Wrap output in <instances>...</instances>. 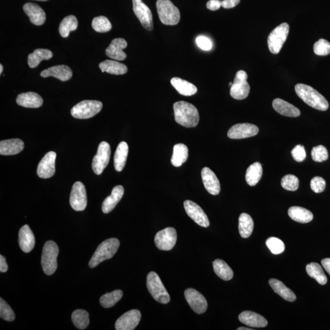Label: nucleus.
<instances>
[{
    "mask_svg": "<svg viewBox=\"0 0 330 330\" xmlns=\"http://www.w3.org/2000/svg\"><path fill=\"white\" fill-rule=\"evenodd\" d=\"M173 109L177 123L188 128L197 126L200 121V115L197 108L191 103L179 101L174 103Z\"/></svg>",
    "mask_w": 330,
    "mask_h": 330,
    "instance_id": "1",
    "label": "nucleus"
},
{
    "mask_svg": "<svg viewBox=\"0 0 330 330\" xmlns=\"http://www.w3.org/2000/svg\"><path fill=\"white\" fill-rule=\"evenodd\" d=\"M296 94L308 105L320 111H326L329 103L322 94L313 87L305 84H299L295 87Z\"/></svg>",
    "mask_w": 330,
    "mask_h": 330,
    "instance_id": "2",
    "label": "nucleus"
},
{
    "mask_svg": "<svg viewBox=\"0 0 330 330\" xmlns=\"http://www.w3.org/2000/svg\"><path fill=\"white\" fill-rule=\"evenodd\" d=\"M120 245V241L117 238H109L97 247L96 252L89 262V266L91 268L96 267L101 262L113 258Z\"/></svg>",
    "mask_w": 330,
    "mask_h": 330,
    "instance_id": "3",
    "label": "nucleus"
},
{
    "mask_svg": "<svg viewBox=\"0 0 330 330\" xmlns=\"http://www.w3.org/2000/svg\"><path fill=\"white\" fill-rule=\"evenodd\" d=\"M58 254L59 248L54 241L49 240L45 243L42 250L41 264L46 274H53L57 270Z\"/></svg>",
    "mask_w": 330,
    "mask_h": 330,
    "instance_id": "4",
    "label": "nucleus"
},
{
    "mask_svg": "<svg viewBox=\"0 0 330 330\" xmlns=\"http://www.w3.org/2000/svg\"><path fill=\"white\" fill-rule=\"evenodd\" d=\"M159 18L166 25H176L179 22V9L170 0H158L156 3Z\"/></svg>",
    "mask_w": 330,
    "mask_h": 330,
    "instance_id": "5",
    "label": "nucleus"
},
{
    "mask_svg": "<svg viewBox=\"0 0 330 330\" xmlns=\"http://www.w3.org/2000/svg\"><path fill=\"white\" fill-rule=\"evenodd\" d=\"M147 287L152 297L162 304L170 301V296L161 282L160 277L154 271L150 272L147 277Z\"/></svg>",
    "mask_w": 330,
    "mask_h": 330,
    "instance_id": "6",
    "label": "nucleus"
},
{
    "mask_svg": "<svg viewBox=\"0 0 330 330\" xmlns=\"http://www.w3.org/2000/svg\"><path fill=\"white\" fill-rule=\"evenodd\" d=\"M102 103L97 100H84L73 107L70 111L73 118L86 119L94 117L102 108Z\"/></svg>",
    "mask_w": 330,
    "mask_h": 330,
    "instance_id": "7",
    "label": "nucleus"
},
{
    "mask_svg": "<svg viewBox=\"0 0 330 330\" xmlns=\"http://www.w3.org/2000/svg\"><path fill=\"white\" fill-rule=\"evenodd\" d=\"M289 32L288 23H283L275 28L268 37L267 43L269 50L271 53H280L284 42H286Z\"/></svg>",
    "mask_w": 330,
    "mask_h": 330,
    "instance_id": "8",
    "label": "nucleus"
},
{
    "mask_svg": "<svg viewBox=\"0 0 330 330\" xmlns=\"http://www.w3.org/2000/svg\"><path fill=\"white\" fill-rule=\"evenodd\" d=\"M247 78V73L244 70H239L237 72L230 90L231 96L234 99L243 100L249 96L250 87L246 81Z\"/></svg>",
    "mask_w": 330,
    "mask_h": 330,
    "instance_id": "9",
    "label": "nucleus"
},
{
    "mask_svg": "<svg viewBox=\"0 0 330 330\" xmlns=\"http://www.w3.org/2000/svg\"><path fill=\"white\" fill-rule=\"evenodd\" d=\"M111 156V148L108 143L103 142L98 147L97 152L93 160L92 168L97 175H100L108 166Z\"/></svg>",
    "mask_w": 330,
    "mask_h": 330,
    "instance_id": "10",
    "label": "nucleus"
},
{
    "mask_svg": "<svg viewBox=\"0 0 330 330\" xmlns=\"http://www.w3.org/2000/svg\"><path fill=\"white\" fill-rule=\"evenodd\" d=\"M177 232L173 228H167L156 234L154 241L159 250L170 251L175 246L177 241Z\"/></svg>",
    "mask_w": 330,
    "mask_h": 330,
    "instance_id": "11",
    "label": "nucleus"
},
{
    "mask_svg": "<svg viewBox=\"0 0 330 330\" xmlns=\"http://www.w3.org/2000/svg\"><path fill=\"white\" fill-rule=\"evenodd\" d=\"M70 204L75 211H82L87 207V191L82 182H76L73 184L70 196Z\"/></svg>",
    "mask_w": 330,
    "mask_h": 330,
    "instance_id": "12",
    "label": "nucleus"
},
{
    "mask_svg": "<svg viewBox=\"0 0 330 330\" xmlns=\"http://www.w3.org/2000/svg\"><path fill=\"white\" fill-rule=\"evenodd\" d=\"M134 14L146 30L151 32L154 29L151 11L142 0H132Z\"/></svg>",
    "mask_w": 330,
    "mask_h": 330,
    "instance_id": "13",
    "label": "nucleus"
},
{
    "mask_svg": "<svg viewBox=\"0 0 330 330\" xmlns=\"http://www.w3.org/2000/svg\"><path fill=\"white\" fill-rule=\"evenodd\" d=\"M185 211L187 215L194 220L198 225L202 227L207 228L210 225L209 218L202 209V208L197 203L191 201L186 200L183 203Z\"/></svg>",
    "mask_w": 330,
    "mask_h": 330,
    "instance_id": "14",
    "label": "nucleus"
},
{
    "mask_svg": "<svg viewBox=\"0 0 330 330\" xmlns=\"http://www.w3.org/2000/svg\"><path fill=\"white\" fill-rule=\"evenodd\" d=\"M185 297L196 313L201 314L205 313L207 309V301L204 296L194 289L189 288L185 290Z\"/></svg>",
    "mask_w": 330,
    "mask_h": 330,
    "instance_id": "15",
    "label": "nucleus"
},
{
    "mask_svg": "<svg viewBox=\"0 0 330 330\" xmlns=\"http://www.w3.org/2000/svg\"><path fill=\"white\" fill-rule=\"evenodd\" d=\"M142 314L137 310L127 312L116 320L115 328L116 330H133L139 325Z\"/></svg>",
    "mask_w": 330,
    "mask_h": 330,
    "instance_id": "16",
    "label": "nucleus"
},
{
    "mask_svg": "<svg viewBox=\"0 0 330 330\" xmlns=\"http://www.w3.org/2000/svg\"><path fill=\"white\" fill-rule=\"evenodd\" d=\"M259 128L256 125L249 124H237L231 127L228 132V136L231 139H243L256 135Z\"/></svg>",
    "mask_w": 330,
    "mask_h": 330,
    "instance_id": "17",
    "label": "nucleus"
},
{
    "mask_svg": "<svg viewBox=\"0 0 330 330\" xmlns=\"http://www.w3.org/2000/svg\"><path fill=\"white\" fill-rule=\"evenodd\" d=\"M57 154L53 151H50L46 154L39 162L37 170V174L42 179L50 178L53 176L55 173V161H56Z\"/></svg>",
    "mask_w": 330,
    "mask_h": 330,
    "instance_id": "18",
    "label": "nucleus"
},
{
    "mask_svg": "<svg viewBox=\"0 0 330 330\" xmlns=\"http://www.w3.org/2000/svg\"><path fill=\"white\" fill-rule=\"evenodd\" d=\"M202 180L206 190L212 195L219 194L220 183L215 174L210 168L205 167L201 171Z\"/></svg>",
    "mask_w": 330,
    "mask_h": 330,
    "instance_id": "19",
    "label": "nucleus"
},
{
    "mask_svg": "<svg viewBox=\"0 0 330 330\" xmlns=\"http://www.w3.org/2000/svg\"><path fill=\"white\" fill-rule=\"evenodd\" d=\"M127 47V42L123 38L113 39L111 44L106 49L107 57L116 61H124L127 58V54L123 49Z\"/></svg>",
    "mask_w": 330,
    "mask_h": 330,
    "instance_id": "20",
    "label": "nucleus"
},
{
    "mask_svg": "<svg viewBox=\"0 0 330 330\" xmlns=\"http://www.w3.org/2000/svg\"><path fill=\"white\" fill-rule=\"evenodd\" d=\"M23 9L33 24L37 26H41L45 23V12L38 5L33 3H27L23 6Z\"/></svg>",
    "mask_w": 330,
    "mask_h": 330,
    "instance_id": "21",
    "label": "nucleus"
},
{
    "mask_svg": "<svg viewBox=\"0 0 330 330\" xmlns=\"http://www.w3.org/2000/svg\"><path fill=\"white\" fill-rule=\"evenodd\" d=\"M18 243L21 250L28 253L35 246V237L29 225H24L18 233Z\"/></svg>",
    "mask_w": 330,
    "mask_h": 330,
    "instance_id": "22",
    "label": "nucleus"
},
{
    "mask_svg": "<svg viewBox=\"0 0 330 330\" xmlns=\"http://www.w3.org/2000/svg\"><path fill=\"white\" fill-rule=\"evenodd\" d=\"M238 319L241 323L252 328H264L267 325V320L255 312L246 311L241 313Z\"/></svg>",
    "mask_w": 330,
    "mask_h": 330,
    "instance_id": "23",
    "label": "nucleus"
},
{
    "mask_svg": "<svg viewBox=\"0 0 330 330\" xmlns=\"http://www.w3.org/2000/svg\"><path fill=\"white\" fill-rule=\"evenodd\" d=\"M42 77L47 78L49 76L57 78L62 81H68L72 78V71L66 65H58L49 67L41 73Z\"/></svg>",
    "mask_w": 330,
    "mask_h": 330,
    "instance_id": "24",
    "label": "nucleus"
},
{
    "mask_svg": "<svg viewBox=\"0 0 330 330\" xmlns=\"http://www.w3.org/2000/svg\"><path fill=\"white\" fill-rule=\"evenodd\" d=\"M124 194V188L122 185L116 186L113 189L112 194L105 198L102 206V212L108 213L115 209L116 205L121 201Z\"/></svg>",
    "mask_w": 330,
    "mask_h": 330,
    "instance_id": "25",
    "label": "nucleus"
},
{
    "mask_svg": "<svg viewBox=\"0 0 330 330\" xmlns=\"http://www.w3.org/2000/svg\"><path fill=\"white\" fill-rule=\"evenodd\" d=\"M16 102L18 105L25 108H37L42 105L43 99L38 94L28 92L18 95Z\"/></svg>",
    "mask_w": 330,
    "mask_h": 330,
    "instance_id": "26",
    "label": "nucleus"
},
{
    "mask_svg": "<svg viewBox=\"0 0 330 330\" xmlns=\"http://www.w3.org/2000/svg\"><path fill=\"white\" fill-rule=\"evenodd\" d=\"M24 143L20 139H11L1 141L0 154L13 155L19 154L24 149Z\"/></svg>",
    "mask_w": 330,
    "mask_h": 330,
    "instance_id": "27",
    "label": "nucleus"
},
{
    "mask_svg": "<svg viewBox=\"0 0 330 330\" xmlns=\"http://www.w3.org/2000/svg\"><path fill=\"white\" fill-rule=\"evenodd\" d=\"M275 111L287 117L296 118L300 115V111L292 104L281 99H275L272 103Z\"/></svg>",
    "mask_w": 330,
    "mask_h": 330,
    "instance_id": "28",
    "label": "nucleus"
},
{
    "mask_svg": "<svg viewBox=\"0 0 330 330\" xmlns=\"http://www.w3.org/2000/svg\"><path fill=\"white\" fill-rule=\"evenodd\" d=\"M171 84L182 96H191L198 91L197 88L194 84L179 77L171 79Z\"/></svg>",
    "mask_w": 330,
    "mask_h": 330,
    "instance_id": "29",
    "label": "nucleus"
},
{
    "mask_svg": "<svg viewBox=\"0 0 330 330\" xmlns=\"http://www.w3.org/2000/svg\"><path fill=\"white\" fill-rule=\"evenodd\" d=\"M99 68L102 72H107L113 75H124L128 71L125 64L113 60H105L99 64Z\"/></svg>",
    "mask_w": 330,
    "mask_h": 330,
    "instance_id": "30",
    "label": "nucleus"
},
{
    "mask_svg": "<svg viewBox=\"0 0 330 330\" xmlns=\"http://www.w3.org/2000/svg\"><path fill=\"white\" fill-rule=\"evenodd\" d=\"M269 284L273 289L274 291L284 299L290 302L294 301L296 299V295L291 290L285 286L281 281L276 279H270L268 281Z\"/></svg>",
    "mask_w": 330,
    "mask_h": 330,
    "instance_id": "31",
    "label": "nucleus"
},
{
    "mask_svg": "<svg viewBox=\"0 0 330 330\" xmlns=\"http://www.w3.org/2000/svg\"><path fill=\"white\" fill-rule=\"evenodd\" d=\"M128 153V146L127 143L122 142L119 144L114 157V166L118 172L123 170L126 164Z\"/></svg>",
    "mask_w": 330,
    "mask_h": 330,
    "instance_id": "32",
    "label": "nucleus"
},
{
    "mask_svg": "<svg viewBox=\"0 0 330 330\" xmlns=\"http://www.w3.org/2000/svg\"><path fill=\"white\" fill-rule=\"evenodd\" d=\"M288 214L290 218L300 223H308L314 218L313 214L310 210L298 206L290 207Z\"/></svg>",
    "mask_w": 330,
    "mask_h": 330,
    "instance_id": "33",
    "label": "nucleus"
},
{
    "mask_svg": "<svg viewBox=\"0 0 330 330\" xmlns=\"http://www.w3.org/2000/svg\"><path fill=\"white\" fill-rule=\"evenodd\" d=\"M53 57V53L48 49L38 48L28 57V63L31 68L38 67L43 60H49Z\"/></svg>",
    "mask_w": 330,
    "mask_h": 330,
    "instance_id": "34",
    "label": "nucleus"
},
{
    "mask_svg": "<svg viewBox=\"0 0 330 330\" xmlns=\"http://www.w3.org/2000/svg\"><path fill=\"white\" fill-rule=\"evenodd\" d=\"M188 157V149L183 144H177L173 148V153L171 161L173 166L179 167L187 160Z\"/></svg>",
    "mask_w": 330,
    "mask_h": 330,
    "instance_id": "35",
    "label": "nucleus"
},
{
    "mask_svg": "<svg viewBox=\"0 0 330 330\" xmlns=\"http://www.w3.org/2000/svg\"><path fill=\"white\" fill-rule=\"evenodd\" d=\"M254 229L253 220L249 214L241 213L238 219V231L241 237L246 238L252 235Z\"/></svg>",
    "mask_w": 330,
    "mask_h": 330,
    "instance_id": "36",
    "label": "nucleus"
},
{
    "mask_svg": "<svg viewBox=\"0 0 330 330\" xmlns=\"http://www.w3.org/2000/svg\"><path fill=\"white\" fill-rule=\"evenodd\" d=\"M262 167L259 162H255L248 168L245 179L250 186H255L261 180L262 176Z\"/></svg>",
    "mask_w": 330,
    "mask_h": 330,
    "instance_id": "37",
    "label": "nucleus"
},
{
    "mask_svg": "<svg viewBox=\"0 0 330 330\" xmlns=\"http://www.w3.org/2000/svg\"><path fill=\"white\" fill-rule=\"evenodd\" d=\"M213 270L221 279L231 280L234 276V272L227 263L221 259H216L213 262Z\"/></svg>",
    "mask_w": 330,
    "mask_h": 330,
    "instance_id": "38",
    "label": "nucleus"
},
{
    "mask_svg": "<svg viewBox=\"0 0 330 330\" xmlns=\"http://www.w3.org/2000/svg\"><path fill=\"white\" fill-rule=\"evenodd\" d=\"M306 270L309 276L314 278L321 285H325L327 283V278L322 267L317 263L312 262L306 267Z\"/></svg>",
    "mask_w": 330,
    "mask_h": 330,
    "instance_id": "39",
    "label": "nucleus"
},
{
    "mask_svg": "<svg viewBox=\"0 0 330 330\" xmlns=\"http://www.w3.org/2000/svg\"><path fill=\"white\" fill-rule=\"evenodd\" d=\"M78 20L74 15H69L61 21L59 28L60 35L63 38H67L70 32L77 29Z\"/></svg>",
    "mask_w": 330,
    "mask_h": 330,
    "instance_id": "40",
    "label": "nucleus"
},
{
    "mask_svg": "<svg viewBox=\"0 0 330 330\" xmlns=\"http://www.w3.org/2000/svg\"><path fill=\"white\" fill-rule=\"evenodd\" d=\"M72 320L74 325L79 329H85L90 324V317L87 311L76 310L73 312Z\"/></svg>",
    "mask_w": 330,
    "mask_h": 330,
    "instance_id": "41",
    "label": "nucleus"
},
{
    "mask_svg": "<svg viewBox=\"0 0 330 330\" xmlns=\"http://www.w3.org/2000/svg\"><path fill=\"white\" fill-rule=\"evenodd\" d=\"M122 296H123V292L122 290H116L101 296L100 302L103 308H111L120 300Z\"/></svg>",
    "mask_w": 330,
    "mask_h": 330,
    "instance_id": "42",
    "label": "nucleus"
},
{
    "mask_svg": "<svg viewBox=\"0 0 330 330\" xmlns=\"http://www.w3.org/2000/svg\"><path fill=\"white\" fill-rule=\"evenodd\" d=\"M92 26L96 32L99 33L108 32L112 29L111 22L104 16L95 17L92 22Z\"/></svg>",
    "mask_w": 330,
    "mask_h": 330,
    "instance_id": "43",
    "label": "nucleus"
},
{
    "mask_svg": "<svg viewBox=\"0 0 330 330\" xmlns=\"http://www.w3.org/2000/svg\"><path fill=\"white\" fill-rule=\"evenodd\" d=\"M266 245L273 255H280L285 250V245L283 241L277 237L268 238L266 241Z\"/></svg>",
    "mask_w": 330,
    "mask_h": 330,
    "instance_id": "44",
    "label": "nucleus"
},
{
    "mask_svg": "<svg viewBox=\"0 0 330 330\" xmlns=\"http://www.w3.org/2000/svg\"><path fill=\"white\" fill-rule=\"evenodd\" d=\"M281 186L286 190L294 191L299 187V180L297 177L292 174H287L281 180Z\"/></svg>",
    "mask_w": 330,
    "mask_h": 330,
    "instance_id": "45",
    "label": "nucleus"
},
{
    "mask_svg": "<svg viewBox=\"0 0 330 330\" xmlns=\"http://www.w3.org/2000/svg\"><path fill=\"white\" fill-rule=\"evenodd\" d=\"M0 317L8 322H12L15 320V314L13 310L4 299H0Z\"/></svg>",
    "mask_w": 330,
    "mask_h": 330,
    "instance_id": "46",
    "label": "nucleus"
},
{
    "mask_svg": "<svg viewBox=\"0 0 330 330\" xmlns=\"http://www.w3.org/2000/svg\"><path fill=\"white\" fill-rule=\"evenodd\" d=\"M311 157L315 161L322 162L328 158V152L325 146H317L312 150Z\"/></svg>",
    "mask_w": 330,
    "mask_h": 330,
    "instance_id": "47",
    "label": "nucleus"
},
{
    "mask_svg": "<svg viewBox=\"0 0 330 330\" xmlns=\"http://www.w3.org/2000/svg\"><path fill=\"white\" fill-rule=\"evenodd\" d=\"M314 52L319 56H326L330 54V43L325 39H319L314 45Z\"/></svg>",
    "mask_w": 330,
    "mask_h": 330,
    "instance_id": "48",
    "label": "nucleus"
},
{
    "mask_svg": "<svg viewBox=\"0 0 330 330\" xmlns=\"http://www.w3.org/2000/svg\"><path fill=\"white\" fill-rule=\"evenodd\" d=\"M325 187L326 182L322 177L316 176L312 179L311 188L314 192L320 194L325 190Z\"/></svg>",
    "mask_w": 330,
    "mask_h": 330,
    "instance_id": "49",
    "label": "nucleus"
},
{
    "mask_svg": "<svg viewBox=\"0 0 330 330\" xmlns=\"http://www.w3.org/2000/svg\"><path fill=\"white\" fill-rule=\"evenodd\" d=\"M291 154L293 159L298 162H301L305 160L306 157H307L305 148L301 145H296L292 149Z\"/></svg>",
    "mask_w": 330,
    "mask_h": 330,
    "instance_id": "50",
    "label": "nucleus"
},
{
    "mask_svg": "<svg viewBox=\"0 0 330 330\" xmlns=\"http://www.w3.org/2000/svg\"><path fill=\"white\" fill-rule=\"evenodd\" d=\"M196 42L199 47L205 51H209L212 48V42L206 36H200L196 39Z\"/></svg>",
    "mask_w": 330,
    "mask_h": 330,
    "instance_id": "51",
    "label": "nucleus"
},
{
    "mask_svg": "<svg viewBox=\"0 0 330 330\" xmlns=\"http://www.w3.org/2000/svg\"><path fill=\"white\" fill-rule=\"evenodd\" d=\"M207 8L210 11H216L222 7V1L219 0H209L207 3Z\"/></svg>",
    "mask_w": 330,
    "mask_h": 330,
    "instance_id": "52",
    "label": "nucleus"
},
{
    "mask_svg": "<svg viewBox=\"0 0 330 330\" xmlns=\"http://www.w3.org/2000/svg\"><path fill=\"white\" fill-rule=\"evenodd\" d=\"M240 0H222V7L225 9H231L239 4Z\"/></svg>",
    "mask_w": 330,
    "mask_h": 330,
    "instance_id": "53",
    "label": "nucleus"
},
{
    "mask_svg": "<svg viewBox=\"0 0 330 330\" xmlns=\"http://www.w3.org/2000/svg\"><path fill=\"white\" fill-rule=\"evenodd\" d=\"M8 270V266L6 258L2 255L0 256V271L5 273Z\"/></svg>",
    "mask_w": 330,
    "mask_h": 330,
    "instance_id": "54",
    "label": "nucleus"
},
{
    "mask_svg": "<svg viewBox=\"0 0 330 330\" xmlns=\"http://www.w3.org/2000/svg\"><path fill=\"white\" fill-rule=\"evenodd\" d=\"M321 263H322L323 267L325 269V270L330 275V258L323 259L321 261Z\"/></svg>",
    "mask_w": 330,
    "mask_h": 330,
    "instance_id": "55",
    "label": "nucleus"
},
{
    "mask_svg": "<svg viewBox=\"0 0 330 330\" xmlns=\"http://www.w3.org/2000/svg\"><path fill=\"white\" fill-rule=\"evenodd\" d=\"M237 329V330H252L253 329L249 328H245V327H240V328H238Z\"/></svg>",
    "mask_w": 330,
    "mask_h": 330,
    "instance_id": "56",
    "label": "nucleus"
},
{
    "mask_svg": "<svg viewBox=\"0 0 330 330\" xmlns=\"http://www.w3.org/2000/svg\"><path fill=\"white\" fill-rule=\"evenodd\" d=\"M3 65H2V64H0V73H1V74H2V72H3Z\"/></svg>",
    "mask_w": 330,
    "mask_h": 330,
    "instance_id": "57",
    "label": "nucleus"
},
{
    "mask_svg": "<svg viewBox=\"0 0 330 330\" xmlns=\"http://www.w3.org/2000/svg\"><path fill=\"white\" fill-rule=\"evenodd\" d=\"M36 1L47 2V1H48V0H36Z\"/></svg>",
    "mask_w": 330,
    "mask_h": 330,
    "instance_id": "58",
    "label": "nucleus"
}]
</instances>
